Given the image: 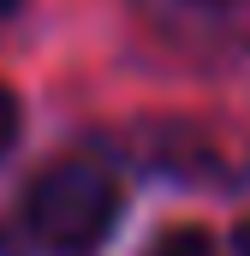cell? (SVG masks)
Listing matches in <instances>:
<instances>
[{"label":"cell","mask_w":250,"mask_h":256,"mask_svg":"<svg viewBox=\"0 0 250 256\" xmlns=\"http://www.w3.org/2000/svg\"><path fill=\"white\" fill-rule=\"evenodd\" d=\"M149 12L190 48H250V0H149Z\"/></svg>","instance_id":"7a4b0ae2"},{"label":"cell","mask_w":250,"mask_h":256,"mask_svg":"<svg viewBox=\"0 0 250 256\" xmlns=\"http://www.w3.org/2000/svg\"><path fill=\"white\" fill-rule=\"evenodd\" d=\"M12 6H18V0H0V12H12Z\"/></svg>","instance_id":"8992f818"},{"label":"cell","mask_w":250,"mask_h":256,"mask_svg":"<svg viewBox=\"0 0 250 256\" xmlns=\"http://www.w3.org/2000/svg\"><path fill=\"white\" fill-rule=\"evenodd\" d=\"M120 214V185L102 161H84V155H66L54 167L36 173V185L24 196V226L42 250L54 256H84L108 238Z\"/></svg>","instance_id":"6da1fadb"},{"label":"cell","mask_w":250,"mask_h":256,"mask_svg":"<svg viewBox=\"0 0 250 256\" xmlns=\"http://www.w3.org/2000/svg\"><path fill=\"white\" fill-rule=\"evenodd\" d=\"M149 256H214V238L202 232V226H173V232H161Z\"/></svg>","instance_id":"3957f363"},{"label":"cell","mask_w":250,"mask_h":256,"mask_svg":"<svg viewBox=\"0 0 250 256\" xmlns=\"http://www.w3.org/2000/svg\"><path fill=\"white\" fill-rule=\"evenodd\" d=\"M226 256H250V220L232 232V238H226Z\"/></svg>","instance_id":"5b68a950"},{"label":"cell","mask_w":250,"mask_h":256,"mask_svg":"<svg viewBox=\"0 0 250 256\" xmlns=\"http://www.w3.org/2000/svg\"><path fill=\"white\" fill-rule=\"evenodd\" d=\"M12 137H18V102H12V90L0 84V155L12 149Z\"/></svg>","instance_id":"277c9868"}]
</instances>
